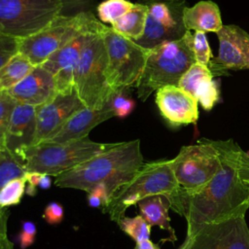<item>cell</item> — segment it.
Masks as SVG:
<instances>
[{"mask_svg":"<svg viewBox=\"0 0 249 249\" xmlns=\"http://www.w3.org/2000/svg\"><path fill=\"white\" fill-rule=\"evenodd\" d=\"M221 165L214 177L196 192L182 188L170 208L187 222L186 238L204 225L245 215L249 208V185L239 173L242 149L232 140H210Z\"/></svg>","mask_w":249,"mask_h":249,"instance_id":"6da1fadb","label":"cell"},{"mask_svg":"<svg viewBox=\"0 0 249 249\" xmlns=\"http://www.w3.org/2000/svg\"><path fill=\"white\" fill-rule=\"evenodd\" d=\"M143 164L139 139L118 142L107 151L58 175L54 185L89 193L96 185L104 184L111 198L120 187L134 177Z\"/></svg>","mask_w":249,"mask_h":249,"instance_id":"7a4b0ae2","label":"cell"},{"mask_svg":"<svg viewBox=\"0 0 249 249\" xmlns=\"http://www.w3.org/2000/svg\"><path fill=\"white\" fill-rule=\"evenodd\" d=\"M181 191L170 165V160H160L144 163L134 177L119 188L102 208L110 219L119 224L128 207L154 196H166L170 205Z\"/></svg>","mask_w":249,"mask_h":249,"instance_id":"3957f363","label":"cell"},{"mask_svg":"<svg viewBox=\"0 0 249 249\" xmlns=\"http://www.w3.org/2000/svg\"><path fill=\"white\" fill-rule=\"evenodd\" d=\"M195 62L193 34L189 30L179 40L164 42L153 48L149 51L136 87L138 98L146 101L159 89L177 86L181 77Z\"/></svg>","mask_w":249,"mask_h":249,"instance_id":"277c9868","label":"cell"},{"mask_svg":"<svg viewBox=\"0 0 249 249\" xmlns=\"http://www.w3.org/2000/svg\"><path fill=\"white\" fill-rule=\"evenodd\" d=\"M114 145L115 143L95 142L89 137L63 143L42 142L25 151V168L27 172L57 177Z\"/></svg>","mask_w":249,"mask_h":249,"instance_id":"5b68a950","label":"cell"},{"mask_svg":"<svg viewBox=\"0 0 249 249\" xmlns=\"http://www.w3.org/2000/svg\"><path fill=\"white\" fill-rule=\"evenodd\" d=\"M101 23L89 12L71 16L61 14L36 34L18 40V53L34 66L41 65L75 37L81 33L97 30Z\"/></svg>","mask_w":249,"mask_h":249,"instance_id":"8992f818","label":"cell"},{"mask_svg":"<svg viewBox=\"0 0 249 249\" xmlns=\"http://www.w3.org/2000/svg\"><path fill=\"white\" fill-rule=\"evenodd\" d=\"M98 30L89 33L74 76V89L83 104L91 109L103 108L113 90L107 81V53Z\"/></svg>","mask_w":249,"mask_h":249,"instance_id":"52a82bcc","label":"cell"},{"mask_svg":"<svg viewBox=\"0 0 249 249\" xmlns=\"http://www.w3.org/2000/svg\"><path fill=\"white\" fill-rule=\"evenodd\" d=\"M100 34L107 53V81L113 92L136 88L150 50L116 33L104 23Z\"/></svg>","mask_w":249,"mask_h":249,"instance_id":"ba28073f","label":"cell"},{"mask_svg":"<svg viewBox=\"0 0 249 249\" xmlns=\"http://www.w3.org/2000/svg\"><path fill=\"white\" fill-rule=\"evenodd\" d=\"M59 0H0V33L21 40L62 14Z\"/></svg>","mask_w":249,"mask_h":249,"instance_id":"9c48e42d","label":"cell"},{"mask_svg":"<svg viewBox=\"0 0 249 249\" xmlns=\"http://www.w3.org/2000/svg\"><path fill=\"white\" fill-rule=\"evenodd\" d=\"M177 182L188 193L196 192L217 173L221 161L218 151L209 139L200 138L196 144L183 146L170 160Z\"/></svg>","mask_w":249,"mask_h":249,"instance_id":"30bf717a","label":"cell"},{"mask_svg":"<svg viewBox=\"0 0 249 249\" xmlns=\"http://www.w3.org/2000/svg\"><path fill=\"white\" fill-rule=\"evenodd\" d=\"M148 7L146 26L139 46L152 50L158 45L181 39L188 31L183 21L185 0H144Z\"/></svg>","mask_w":249,"mask_h":249,"instance_id":"8fae6325","label":"cell"},{"mask_svg":"<svg viewBox=\"0 0 249 249\" xmlns=\"http://www.w3.org/2000/svg\"><path fill=\"white\" fill-rule=\"evenodd\" d=\"M179 249H249V227L245 215L204 225L185 238Z\"/></svg>","mask_w":249,"mask_h":249,"instance_id":"7c38bea8","label":"cell"},{"mask_svg":"<svg viewBox=\"0 0 249 249\" xmlns=\"http://www.w3.org/2000/svg\"><path fill=\"white\" fill-rule=\"evenodd\" d=\"M218 55L208 67L213 75H226L230 70L249 69V33L237 25H223L217 32Z\"/></svg>","mask_w":249,"mask_h":249,"instance_id":"4fadbf2b","label":"cell"},{"mask_svg":"<svg viewBox=\"0 0 249 249\" xmlns=\"http://www.w3.org/2000/svg\"><path fill=\"white\" fill-rule=\"evenodd\" d=\"M86 107L76 90L71 93H57L52 100L37 106L36 135L34 145L53 138L64 124L79 110Z\"/></svg>","mask_w":249,"mask_h":249,"instance_id":"5bb4252c","label":"cell"},{"mask_svg":"<svg viewBox=\"0 0 249 249\" xmlns=\"http://www.w3.org/2000/svg\"><path fill=\"white\" fill-rule=\"evenodd\" d=\"M89 33H81L41 64L53 75L57 93L68 94L74 90L75 72Z\"/></svg>","mask_w":249,"mask_h":249,"instance_id":"9a60e30c","label":"cell"},{"mask_svg":"<svg viewBox=\"0 0 249 249\" xmlns=\"http://www.w3.org/2000/svg\"><path fill=\"white\" fill-rule=\"evenodd\" d=\"M156 103L162 118L172 126L196 124L198 119V102L178 86L159 89Z\"/></svg>","mask_w":249,"mask_h":249,"instance_id":"2e32d148","label":"cell"},{"mask_svg":"<svg viewBox=\"0 0 249 249\" xmlns=\"http://www.w3.org/2000/svg\"><path fill=\"white\" fill-rule=\"evenodd\" d=\"M36 114L37 107L17 102L9 120L5 150L23 160L25 151L34 144Z\"/></svg>","mask_w":249,"mask_h":249,"instance_id":"e0dca14e","label":"cell"},{"mask_svg":"<svg viewBox=\"0 0 249 249\" xmlns=\"http://www.w3.org/2000/svg\"><path fill=\"white\" fill-rule=\"evenodd\" d=\"M5 93L16 102L37 107L52 100L57 91L53 75L38 65Z\"/></svg>","mask_w":249,"mask_h":249,"instance_id":"ac0fdd59","label":"cell"},{"mask_svg":"<svg viewBox=\"0 0 249 249\" xmlns=\"http://www.w3.org/2000/svg\"><path fill=\"white\" fill-rule=\"evenodd\" d=\"M190 93L204 110H211L219 101V89L207 65L195 62L177 85Z\"/></svg>","mask_w":249,"mask_h":249,"instance_id":"d6986e66","label":"cell"},{"mask_svg":"<svg viewBox=\"0 0 249 249\" xmlns=\"http://www.w3.org/2000/svg\"><path fill=\"white\" fill-rule=\"evenodd\" d=\"M113 117L115 115L107 104L101 109L84 107L76 112L53 138L46 142L63 143L86 138L93 127Z\"/></svg>","mask_w":249,"mask_h":249,"instance_id":"ffe728a7","label":"cell"},{"mask_svg":"<svg viewBox=\"0 0 249 249\" xmlns=\"http://www.w3.org/2000/svg\"><path fill=\"white\" fill-rule=\"evenodd\" d=\"M183 21L187 30L201 32H219L223 27L221 13L213 1H199L193 7H186Z\"/></svg>","mask_w":249,"mask_h":249,"instance_id":"44dd1931","label":"cell"},{"mask_svg":"<svg viewBox=\"0 0 249 249\" xmlns=\"http://www.w3.org/2000/svg\"><path fill=\"white\" fill-rule=\"evenodd\" d=\"M140 215L151 226H158L160 229L167 231L170 234L171 241L176 240L175 231L170 225V218L168 211L170 209V202L166 196H154L140 200L138 203Z\"/></svg>","mask_w":249,"mask_h":249,"instance_id":"7402d4cb","label":"cell"},{"mask_svg":"<svg viewBox=\"0 0 249 249\" xmlns=\"http://www.w3.org/2000/svg\"><path fill=\"white\" fill-rule=\"evenodd\" d=\"M147 14L148 7L145 3H134L131 10L111 24V29L124 37L137 41L144 33Z\"/></svg>","mask_w":249,"mask_h":249,"instance_id":"603a6c76","label":"cell"},{"mask_svg":"<svg viewBox=\"0 0 249 249\" xmlns=\"http://www.w3.org/2000/svg\"><path fill=\"white\" fill-rule=\"evenodd\" d=\"M35 66L21 53L15 54L5 65L0 68V92L4 93L25 76H27Z\"/></svg>","mask_w":249,"mask_h":249,"instance_id":"cb8c5ba5","label":"cell"},{"mask_svg":"<svg viewBox=\"0 0 249 249\" xmlns=\"http://www.w3.org/2000/svg\"><path fill=\"white\" fill-rule=\"evenodd\" d=\"M26 173L25 161L23 160L7 150H2L0 155V190L11 180L23 177Z\"/></svg>","mask_w":249,"mask_h":249,"instance_id":"d4e9b609","label":"cell"},{"mask_svg":"<svg viewBox=\"0 0 249 249\" xmlns=\"http://www.w3.org/2000/svg\"><path fill=\"white\" fill-rule=\"evenodd\" d=\"M134 3L128 0H105L97 8V16L102 23H114L124 15H125Z\"/></svg>","mask_w":249,"mask_h":249,"instance_id":"484cf974","label":"cell"},{"mask_svg":"<svg viewBox=\"0 0 249 249\" xmlns=\"http://www.w3.org/2000/svg\"><path fill=\"white\" fill-rule=\"evenodd\" d=\"M120 229L129 235L136 243L150 239L151 226L141 215L135 217H124L118 224Z\"/></svg>","mask_w":249,"mask_h":249,"instance_id":"4316f807","label":"cell"},{"mask_svg":"<svg viewBox=\"0 0 249 249\" xmlns=\"http://www.w3.org/2000/svg\"><path fill=\"white\" fill-rule=\"evenodd\" d=\"M26 189V177H18L8 182L0 190V209H5L20 202Z\"/></svg>","mask_w":249,"mask_h":249,"instance_id":"83f0119b","label":"cell"},{"mask_svg":"<svg viewBox=\"0 0 249 249\" xmlns=\"http://www.w3.org/2000/svg\"><path fill=\"white\" fill-rule=\"evenodd\" d=\"M107 105L111 108L115 117L124 119L133 111L135 102L131 97L124 94V90H120L112 93Z\"/></svg>","mask_w":249,"mask_h":249,"instance_id":"f1b7e54d","label":"cell"},{"mask_svg":"<svg viewBox=\"0 0 249 249\" xmlns=\"http://www.w3.org/2000/svg\"><path fill=\"white\" fill-rule=\"evenodd\" d=\"M193 50L196 62L208 66L213 55L204 32L195 31L193 34Z\"/></svg>","mask_w":249,"mask_h":249,"instance_id":"f546056e","label":"cell"},{"mask_svg":"<svg viewBox=\"0 0 249 249\" xmlns=\"http://www.w3.org/2000/svg\"><path fill=\"white\" fill-rule=\"evenodd\" d=\"M16 101L5 92L0 96V150H5L6 131Z\"/></svg>","mask_w":249,"mask_h":249,"instance_id":"4dcf8cb0","label":"cell"},{"mask_svg":"<svg viewBox=\"0 0 249 249\" xmlns=\"http://www.w3.org/2000/svg\"><path fill=\"white\" fill-rule=\"evenodd\" d=\"M18 40L0 33V68L18 53Z\"/></svg>","mask_w":249,"mask_h":249,"instance_id":"1f68e13d","label":"cell"},{"mask_svg":"<svg viewBox=\"0 0 249 249\" xmlns=\"http://www.w3.org/2000/svg\"><path fill=\"white\" fill-rule=\"evenodd\" d=\"M87 199H88V203L90 207L104 208L110 200V196L108 195L105 185L104 184L96 185L93 189H91L88 193Z\"/></svg>","mask_w":249,"mask_h":249,"instance_id":"d6a6232c","label":"cell"},{"mask_svg":"<svg viewBox=\"0 0 249 249\" xmlns=\"http://www.w3.org/2000/svg\"><path fill=\"white\" fill-rule=\"evenodd\" d=\"M63 217H64V209L60 203L56 201H51L45 207L43 218L48 224L58 225L62 222Z\"/></svg>","mask_w":249,"mask_h":249,"instance_id":"836d02e7","label":"cell"},{"mask_svg":"<svg viewBox=\"0 0 249 249\" xmlns=\"http://www.w3.org/2000/svg\"><path fill=\"white\" fill-rule=\"evenodd\" d=\"M37 228L36 225L31 221H22L21 223V231L18 235L19 245L21 249H26L31 246L36 237Z\"/></svg>","mask_w":249,"mask_h":249,"instance_id":"e575fe53","label":"cell"},{"mask_svg":"<svg viewBox=\"0 0 249 249\" xmlns=\"http://www.w3.org/2000/svg\"><path fill=\"white\" fill-rule=\"evenodd\" d=\"M239 173L241 179L245 183H249V154L242 150L240 155Z\"/></svg>","mask_w":249,"mask_h":249,"instance_id":"d590c367","label":"cell"},{"mask_svg":"<svg viewBox=\"0 0 249 249\" xmlns=\"http://www.w3.org/2000/svg\"><path fill=\"white\" fill-rule=\"evenodd\" d=\"M9 214L10 212L7 208L0 210V238L7 236V224Z\"/></svg>","mask_w":249,"mask_h":249,"instance_id":"8d00e7d4","label":"cell"},{"mask_svg":"<svg viewBox=\"0 0 249 249\" xmlns=\"http://www.w3.org/2000/svg\"><path fill=\"white\" fill-rule=\"evenodd\" d=\"M62 4L63 11L66 10H74L81 8L85 6L87 3H89L90 0H59ZM62 11V12H63Z\"/></svg>","mask_w":249,"mask_h":249,"instance_id":"74e56055","label":"cell"},{"mask_svg":"<svg viewBox=\"0 0 249 249\" xmlns=\"http://www.w3.org/2000/svg\"><path fill=\"white\" fill-rule=\"evenodd\" d=\"M43 176V173L39 172H27L25 177H26V182L28 183L27 186L37 188L39 185V182Z\"/></svg>","mask_w":249,"mask_h":249,"instance_id":"f35d334b","label":"cell"},{"mask_svg":"<svg viewBox=\"0 0 249 249\" xmlns=\"http://www.w3.org/2000/svg\"><path fill=\"white\" fill-rule=\"evenodd\" d=\"M134 249H160V246L154 243L151 239H146L136 243Z\"/></svg>","mask_w":249,"mask_h":249,"instance_id":"ab89813d","label":"cell"},{"mask_svg":"<svg viewBox=\"0 0 249 249\" xmlns=\"http://www.w3.org/2000/svg\"><path fill=\"white\" fill-rule=\"evenodd\" d=\"M51 185H52V179L50 177V175H47V174H43L40 182H39V185L38 187L43 189V190H48L51 188Z\"/></svg>","mask_w":249,"mask_h":249,"instance_id":"60d3db41","label":"cell"},{"mask_svg":"<svg viewBox=\"0 0 249 249\" xmlns=\"http://www.w3.org/2000/svg\"><path fill=\"white\" fill-rule=\"evenodd\" d=\"M0 249H14V243L8 238V236L0 238Z\"/></svg>","mask_w":249,"mask_h":249,"instance_id":"b9f144b4","label":"cell"},{"mask_svg":"<svg viewBox=\"0 0 249 249\" xmlns=\"http://www.w3.org/2000/svg\"><path fill=\"white\" fill-rule=\"evenodd\" d=\"M1 152H2V150H0V155H1Z\"/></svg>","mask_w":249,"mask_h":249,"instance_id":"7bdbcfd3","label":"cell"},{"mask_svg":"<svg viewBox=\"0 0 249 249\" xmlns=\"http://www.w3.org/2000/svg\"><path fill=\"white\" fill-rule=\"evenodd\" d=\"M2 94H3V93H1V92H0V96H1V95H2Z\"/></svg>","mask_w":249,"mask_h":249,"instance_id":"ee69618b","label":"cell"},{"mask_svg":"<svg viewBox=\"0 0 249 249\" xmlns=\"http://www.w3.org/2000/svg\"><path fill=\"white\" fill-rule=\"evenodd\" d=\"M247 184H248V185H249V183H247Z\"/></svg>","mask_w":249,"mask_h":249,"instance_id":"f6af8a7d","label":"cell"}]
</instances>
